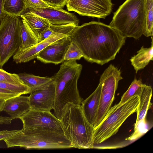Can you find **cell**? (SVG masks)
Returning <instances> with one entry per match:
<instances>
[{"instance_id":"1","label":"cell","mask_w":153,"mask_h":153,"mask_svg":"<svg viewBox=\"0 0 153 153\" xmlns=\"http://www.w3.org/2000/svg\"><path fill=\"white\" fill-rule=\"evenodd\" d=\"M70 37L85 60L102 65L114 59L125 42V38L115 29L96 21L78 26Z\"/></svg>"},{"instance_id":"2","label":"cell","mask_w":153,"mask_h":153,"mask_svg":"<svg viewBox=\"0 0 153 153\" xmlns=\"http://www.w3.org/2000/svg\"><path fill=\"white\" fill-rule=\"evenodd\" d=\"M76 60L64 61L58 72L52 77L56 91L53 114L60 120L62 109L67 103L81 105L82 101L77 84L82 66Z\"/></svg>"},{"instance_id":"3","label":"cell","mask_w":153,"mask_h":153,"mask_svg":"<svg viewBox=\"0 0 153 153\" xmlns=\"http://www.w3.org/2000/svg\"><path fill=\"white\" fill-rule=\"evenodd\" d=\"M60 120L73 148H94V128L85 117L81 105L67 103L62 109Z\"/></svg>"},{"instance_id":"4","label":"cell","mask_w":153,"mask_h":153,"mask_svg":"<svg viewBox=\"0 0 153 153\" xmlns=\"http://www.w3.org/2000/svg\"><path fill=\"white\" fill-rule=\"evenodd\" d=\"M21 130L4 140L7 148L18 146L29 149L73 148L71 143L64 134L39 128Z\"/></svg>"},{"instance_id":"5","label":"cell","mask_w":153,"mask_h":153,"mask_svg":"<svg viewBox=\"0 0 153 153\" xmlns=\"http://www.w3.org/2000/svg\"><path fill=\"white\" fill-rule=\"evenodd\" d=\"M145 25L144 0H126L114 13L109 25L125 38L138 39Z\"/></svg>"},{"instance_id":"6","label":"cell","mask_w":153,"mask_h":153,"mask_svg":"<svg viewBox=\"0 0 153 153\" xmlns=\"http://www.w3.org/2000/svg\"><path fill=\"white\" fill-rule=\"evenodd\" d=\"M139 103V97L136 95L124 102H119L111 107L100 123L94 128V146L115 134L125 120L136 112Z\"/></svg>"},{"instance_id":"7","label":"cell","mask_w":153,"mask_h":153,"mask_svg":"<svg viewBox=\"0 0 153 153\" xmlns=\"http://www.w3.org/2000/svg\"><path fill=\"white\" fill-rule=\"evenodd\" d=\"M20 19L19 16L4 13L0 24V68L19 48Z\"/></svg>"},{"instance_id":"8","label":"cell","mask_w":153,"mask_h":153,"mask_svg":"<svg viewBox=\"0 0 153 153\" xmlns=\"http://www.w3.org/2000/svg\"><path fill=\"white\" fill-rule=\"evenodd\" d=\"M120 70L110 64L100 76L101 88L97 118L94 125V128L100 123L111 108L118 82L123 79Z\"/></svg>"},{"instance_id":"9","label":"cell","mask_w":153,"mask_h":153,"mask_svg":"<svg viewBox=\"0 0 153 153\" xmlns=\"http://www.w3.org/2000/svg\"><path fill=\"white\" fill-rule=\"evenodd\" d=\"M19 119L23 124L22 130L39 128L64 134L60 120L50 111L30 109Z\"/></svg>"},{"instance_id":"10","label":"cell","mask_w":153,"mask_h":153,"mask_svg":"<svg viewBox=\"0 0 153 153\" xmlns=\"http://www.w3.org/2000/svg\"><path fill=\"white\" fill-rule=\"evenodd\" d=\"M65 5L68 11L104 19L110 14L113 6L111 0H66Z\"/></svg>"},{"instance_id":"11","label":"cell","mask_w":153,"mask_h":153,"mask_svg":"<svg viewBox=\"0 0 153 153\" xmlns=\"http://www.w3.org/2000/svg\"><path fill=\"white\" fill-rule=\"evenodd\" d=\"M29 96L31 109L50 111L53 109L55 99V83L52 80L31 91Z\"/></svg>"},{"instance_id":"12","label":"cell","mask_w":153,"mask_h":153,"mask_svg":"<svg viewBox=\"0 0 153 153\" xmlns=\"http://www.w3.org/2000/svg\"><path fill=\"white\" fill-rule=\"evenodd\" d=\"M25 11L44 18L51 24L64 25L74 24L77 26H78L79 21L76 16L62 8L48 7L27 9Z\"/></svg>"},{"instance_id":"13","label":"cell","mask_w":153,"mask_h":153,"mask_svg":"<svg viewBox=\"0 0 153 153\" xmlns=\"http://www.w3.org/2000/svg\"><path fill=\"white\" fill-rule=\"evenodd\" d=\"M71 42L70 36L61 38L40 51L36 58L45 63L59 64L64 61L65 54Z\"/></svg>"},{"instance_id":"14","label":"cell","mask_w":153,"mask_h":153,"mask_svg":"<svg viewBox=\"0 0 153 153\" xmlns=\"http://www.w3.org/2000/svg\"><path fill=\"white\" fill-rule=\"evenodd\" d=\"M69 36L62 33L53 34L31 47L23 49H18L13 55V61L16 63L28 62L36 58L38 53L47 46L62 37Z\"/></svg>"},{"instance_id":"15","label":"cell","mask_w":153,"mask_h":153,"mask_svg":"<svg viewBox=\"0 0 153 153\" xmlns=\"http://www.w3.org/2000/svg\"><path fill=\"white\" fill-rule=\"evenodd\" d=\"M30 109L29 96L20 95L5 100L2 111L8 114L12 120L20 118Z\"/></svg>"},{"instance_id":"16","label":"cell","mask_w":153,"mask_h":153,"mask_svg":"<svg viewBox=\"0 0 153 153\" xmlns=\"http://www.w3.org/2000/svg\"><path fill=\"white\" fill-rule=\"evenodd\" d=\"M101 88V84L99 82L95 91L81 103V105L85 117L93 126L97 118Z\"/></svg>"},{"instance_id":"17","label":"cell","mask_w":153,"mask_h":153,"mask_svg":"<svg viewBox=\"0 0 153 153\" xmlns=\"http://www.w3.org/2000/svg\"><path fill=\"white\" fill-rule=\"evenodd\" d=\"M152 94V87L144 84L142 90L138 95L139 103L137 110V117L134 126L146 117L147 112L151 106V100Z\"/></svg>"},{"instance_id":"18","label":"cell","mask_w":153,"mask_h":153,"mask_svg":"<svg viewBox=\"0 0 153 153\" xmlns=\"http://www.w3.org/2000/svg\"><path fill=\"white\" fill-rule=\"evenodd\" d=\"M19 17L25 21L38 39L40 34L50 24L46 19L27 11L21 14Z\"/></svg>"},{"instance_id":"19","label":"cell","mask_w":153,"mask_h":153,"mask_svg":"<svg viewBox=\"0 0 153 153\" xmlns=\"http://www.w3.org/2000/svg\"><path fill=\"white\" fill-rule=\"evenodd\" d=\"M152 44L149 48L142 46L137 51V53L132 56L130 59L131 65L136 73L143 69L147 66L150 61L153 60V38L152 36Z\"/></svg>"},{"instance_id":"20","label":"cell","mask_w":153,"mask_h":153,"mask_svg":"<svg viewBox=\"0 0 153 153\" xmlns=\"http://www.w3.org/2000/svg\"><path fill=\"white\" fill-rule=\"evenodd\" d=\"M20 28V43L18 49H23L27 48L38 43V39L25 21L21 18Z\"/></svg>"},{"instance_id":"21","label":"cell","mask_w":153,"mask_h":153,"mask_svg":"<svg viewBox=\"0 0 153 153\" xmlns=\"http://www.w3.org/2000/svg\"><path fill=\"white\" fill-rule=\"evenodd\" d=\"M18 75L24 84L30 88L31 92L52 80V77H41L27 73H20Z\"/></svg>"},{"instance_id":"22","label":"cell","mask_w":153,"mask_h":153,"mask_svg":"<svg viewBox=\"0 0 153 153\" xmlns=\"http://www.w3.org/2000/svg\"><path fill=\"white\" fill-rule=\"evenodd\" d=\"M76 27L77 26L74 24L64 25H55L50 24L49 27L40 34L38 43L56 33H62L70 36Z\"/></svg>"},{"instance_id":"23","label":"cell","mask_w":153,"mask_h":153,"mask_svg":"<svg viewBox=\"0 0 153 153\" xmlns=\"http://www.w3.org/2000/svg\"><path fill=\"white\" fill-rule=\"evenodd\" d=\"M26 9L23 0H5L3 11L9 16H19Z\"/></svg>"},{"instance_id":"24","label":"cell","mask_w":153,"mask_h":153,"mask_svg":"<svg viewBox=\"0 0 153 153\" xmlns=\"http://www.w3.org/2000/svg\"><path fill=\"white\" fill-rule=\"evenodd\" d=\"M146 25L143 33L148 37L153 36V0H144Z\"/></svg>"},{"instance_id":"25","label":"cell","mask_w":153,"mask_h":153,"mask_svg":"<svg viewBox=\"0 0 153 153\" xmlns=\"http://www.w3.org/2000/svg\"><path fill=\"white\" fill-rule=\"evenodd\" d=\"M140 79H137L135 78L131 82L128 90L122 96L120 103H122L128 100L131 97L138 95L143 85Z\"/></svg>"},{"instance_id":"26","label":"cell","mask_w":153,"mask_h":153,"mask_svg":"<svg viewBox=\"0 0 153 153\" xmlns=\"http://www.w3.org/2000/svg\"><path fill=\"white\" fill-rule=\"evenodd\" d=\"M146 117L140 121L137 124L134 126V131L133 133L128 137L126 138V140H135L146 133L150 128L147 122Z\"/></svg>"},{"instance_id":"27","label":"cell","mask_w":153,"mask_h":153,"mask_svg":"<svg viewBox=\"0 0 153 153\" xmlns=\"http://www.w3.org/2000/svg\"><path fill=\"white\" fill-rule=\"evenodd\" d=\"M0 88L21 95L30 94L31 92L30 88L25 84H17L0 81Z\"/></svg>"},{"instance_id":"28","label":"cell","mask_w":153,"mask_h":153,"mask_svg":"<svg viewBox=\"0 0 153 153\" xmlns=\"http://www.w3.org/2000/svg\"><path fill=\"white\" fill-rule=\"evenodd\" d=\"M82 53L77 45L71 41L64 57V61L70 60H79L83 57Z\"/></svg>"},{"instance_id":"29","label":"cell","mask_w":153,"mask_h":153,"mask_svg":"<svg viewBox=\"0 0 153 153\" xmlns=\"http://www.w3.org/2000/svg\"><path fill=\"white\" fill-rule=\"evenodd\" d=\"M0 81L17 84H24L18 74L10 73L0 68Z\"/></svg>"},{"instance_id":"30","label":"cell","mask_w":153,"mask_h":153,"mask_svg":"<svg viewBox=\"0 0 153 153\" xmlns=\"http://www.w3.org/2000/svg\"><path fill=\"white\" fill-rule=\"evenodd\" d=\"M26 9L53 7L42 0H23Z\"/></svg>"},{"instance_id":"31","label":"cell","mask_w":153,"mask_h":153,"mask_svg":"<svg viewBox=\"0 0 153 153\" xmlns=\"http://www.w3.org/2000/svg\"><path fill=\"white\" fill-rule=\"evenodd\" d=\"M20 95H21L0 88V100H5L11 97Z\"/></svg>"},{"instance_id":"32","label":"cell","mask_w":153,"mask_h":153,"mask_svg":"<svg viewBox=\"0 0 153 153\" xmlns=\"http://www.w3.org/2000/svg\"><path fill=\"white\" fill-rule=\"evenodd\" d=\"M66 0H47L46 2L50 6L56 9L63 8L66 4Z\"/></svg>"},{"instance_id":"33","label":"cell","mask_w":153,"mask_h":153,"mask_svg":"<svg viewBox=\"0 0 153 153\" xmlns=\"http://www.w3.org/2000/svg\"><path fill=\"white\" fill-rule=\"evenodd\" d=\"M21 130H13L9 131L7 130H4L0 131V140H4L7 138L20 132Z\"/></svg>"},{"instance_id":"34","label":"cell","mask_w":153,"mask_h":153,"mask_svg":"<svg viewBox=\"0 0 153 153\" xmlns=\"http://www.w3.org/2000/svg\"><path fill=\"white\" fill-rule=\"evenodd\" d=\"M11 120L10 117L0 116V125L10 124Z\"/></svg>"},{"instance_id":"35","label":"cell","mask_w":153,"mask_h":153,"mask_svg":"<svg viewBox=\"0 0 153 153\" xmlns=\"http://www.w3.org/2000/svg\"><path fill=\"white\" fill-rule=\"evenodd\" d=\"M5 0H0V24L4 13L3 10Z\"/></svg>"},{"instance_id":"36","label":"cell","mask_w":153,"mask_h":153,"mask_svg":"<svg viewBox=\"0 0 153 153\" xmlns=\"http://www.w3.org/2000/svg\"><path fill=\"white\" fill-rule=\"evenodd\" d=\"M5 100H0V112L2 111Z\"/></svg>"},{"instance_id":"37","label":"cell","mask_w":153,"mask_h":153,"mask_svg":"<svg viewBox=\"0 0 153 153\" xmlns=\"http://www.w3.org/2000/svg\"><path fill=\"white\" fill-rule=\"evenodd\" d=\"M43 0V1H44L45 2H46V1H47V0Z\"/></svg>"}]
</instances>
